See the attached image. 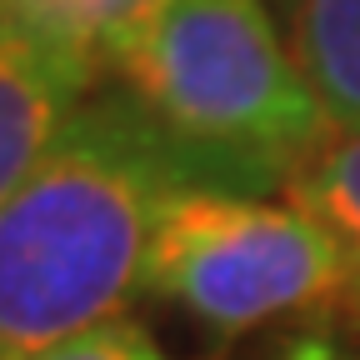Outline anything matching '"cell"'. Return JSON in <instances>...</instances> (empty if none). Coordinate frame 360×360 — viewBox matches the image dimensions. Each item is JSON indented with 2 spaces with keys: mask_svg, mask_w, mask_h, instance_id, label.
Segmentation results:
<instances>
[{
  "mask_svg": "<svg viewBox=\"0 0 360 360\" xmlns=\"http://www.w3.org/2000/svg\"><path fill=\"white\" fill-rule=\"evenodd\" d=\"M290 56L335 135L360 130V0H300Z\"/></svg>",
  "mask_w": 360,
  "mask_h": 360,
  "instance_id": "5b68a950",
  "label": "cell"
},
{
  "mask_svg": "<svg viewBox=\"0 0 360 360\" xmlns=\"http://www.w3.org/2000/svg\"><path fill=\"white\" fill-rule=\"evenodd\" d=\"M290 360H340V355H330V350H321V345H305V350L290 355Z\"/></svg>",
  "mask_w": 360,
  "mask_h": 360,
  "instance_id": "9c48e42d",
  "label": "cell"
},
{
  "mask_svg": "<svg viewBox=\"0 0 360 360\" xmlns=\"http://www.w3.org/2000/svg\"><path fill=\"white\" fill-rule=\"evenodd\" d=\"M45 6H56V11H65V15H80V11L96 6V0H45Z\"/></svg>",
  "mask_w": 360,
  "mask_h": 360,
  "instance_id": "ba28073f",
  "label": "cell"
},
{
  "mask_svg": "<svg viewBox=\"0 0 360 360\" xmlns=\"http://www.w3.org/2000/svg\"><path fill=\"white\" fill-rule=\"evenodd\" d=\"M20 360H165V355H160V345L150 340L146 326L115 315L105 326H90V330H80L60 345H45L35 355H20Z\"/></svg>",
  "mask_w": 360,
  "mask_h": 360,
  "instance_id": "52a82bcc",
  "label": "cell"
},
{
  "mask_svg": "<svg viewBox=\"0 0 360 360\" xmlns=\"http://www.w3.org/2000/svg\"><path fill=\"white\" fill-rule=\"evenodd\" d=\"M146 290L220 335L350 305L345 260L305 205L225 191H175L165 200L146 250Z\"/></svg>",
  "mask_w": 360,
  "mask_h": 360,
  "instance_id": "3957f363",
  "label": "cell"
},
{
  "mask_svg": "<svg viewBox=\"0 0 360 360\" xmlns=\"http://www.w3.org/2000/svg\"><path fill=\"white\" fill-rule=\"evenodd\" d=\"M285 6H300V0H285Z\"/></svg>",
  "mask_w": 360,
  "mask_h": 360,
  "instance_id": "30bf717a",
  "label": "cell"
},
{
  "mask_svg": "<svg viewBox=\"0 0 360 360\" xmlns=\"http://www.w3.org/2000/svg\"><path fill=\"white\" fill-rule=\"evenodd\" d=\"M96 51L195 191L295 186L335 141L260 0H141L96 35Z\"/></svg>",
  "mask_w": 360,
  "mask_h": 360,
  "instance_id": "7a4b0ae2",
  "label": "cell"
},
{
  "mask_svg": "<svg viewBox=\"0 0 360 360\" xmlns=\"http://www.w3.org/2000/svg\"><path fill=\"white\" fill-rule=\"evenodd\" d=\"M295 205H305L315 220L330 231L345 281H350V305L360 310V130L335 135L290 186Z\"/></svg>",
  "mask_w": 360,
  "mask_h": 360,
  "instance_id": "8992f818",
  "label": "cell"
},
{
  "mask_svg": "<svg viewBox=\"0 0 360 360\" xmlns=\"http://www.w3.org/2000/svg\"><path fill=\"white\" fill-rule=\"evenodd\" d=\"M101 51L45 0H0V205L90 101Z\"/></svg>",
  "mask_w": 360,
  "mask_h": 360,
  "instance_id": "277c9868",
  "label": "cell"
},
{
  "mask_svg": "<svg viewBox=\"0 0 360 360\" xmlns=\"http://www.w3.org/2000/svg\"><path fill=\"white\" fill-rule=\"evenodd\" d=\"M175 191L180 155L130 96H90L0 205V360L60 345L125 310Z\"/></svg>",
  "mask_w": 360,
  "mask_h": 360,
  "instance_id": "6da1fadb",
  "label": "cell"
}]
</instances>
